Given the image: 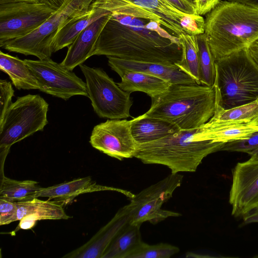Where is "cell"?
<instances>
[{
    "mask_svg": "<svg viewBox=\"0 0 258 258\" xmlns=\"http://www.w3.org/2000/svg\"><path fill=\"white\" fill-rule=\"evenodd\" d=\"M148 20L110 13L97 39L94 55L175 66L182 57L178 37L161 27L148 29Z\"/></svg>",
    "mask_w": 258,
    "mask_h": 258,
    "instance_id": "6da1fadb",
    "label": "cell"
},
{
    "mask_svg": "<svg viewBox=\"0 0 258 258\" xmlns=\"http://www.w3.org/2000/svg\"><path fill=\"white\" fill-rule=\"evenodd\" d=\"M205 21V33L215 61L248 48L258 39L257 8L221 1Z\"/></svg>",
    "mask_w": 258,
    "mask_h": 258,
    "instance_id": "7a4b0ae2",
    "label": "cell"
},
{
    "mask_svg": "<svg viewBox=\"0 0 258 258\" xmlns=\"http://www.w3.org/2000/svg\"><path fill=\"white\" fill-rule=\"evenodd\" d=\"M150 109L143 115L163 119L180 130L199 128L213 116L215 88L194 84H172L164 93L151 98Z\"/></svg>",
    "mask_w": 258,
    "mask_h": 258,
    "instance_id": "3957f363",
    "label": "cell"
},
{
    "mask_svg": "<svg viewBox=\"0 0 258 258\" xmlns=\"http://www.w3.org/2000/svg\"><path fill=\"white\" fill-rule=\"evenodd\" d=\"M197 129L180 130L159 140L138 144L134 157L145 164L166 166L173 174L195 172L204 158L220 151L225 144L211 141H194L192 137Z\"/></svg>",
    "mask_w": 258,
    "mask_h": 258,
    "instance_id": "277c9868",
    "label": "cell"
},
{
    "mask_svg": "<svg viewBox=\"0 0 258 258\" xmlns=\"http://www.w3.org/2000/svg\"><path fill=\"white\" fill-rule=\"evenodd\" d=\"M216 103L228 109L258 99V68L247 48L215 61Z\"/></svg>",
    "mask_w": 258,
    "mask_h": 258,
    "instance_id": "5b68a950",
    "label": "cell"
},
{
    "mask_svg": "<svg viewBox=\"0 0 258 258\" xmlns=\"http://www.w3.org/2000/svg\"><path fill=\"white\" fill-rule=\"evenodd\" d=\"M48 106L38 94L18 97L0 119V151H9L15 143L43 131L48 123Z\"/></svg>",
    "mask_w": 258,
    "mask_h": 258,
    "instance_id": "8992f818",
    "label": "cell"
},
{
    "mask_svg": "<svg viewBox=\"0 0 258 258\" xmlns=\"http://www.w3.org/2000/svg\"><path fill=\"white\" fill-rule=\"evenodd\" d=\"M94 0H66L63 5L32 32L9 41L1 47L11 52L34 55L39 59L50 58L52 43L57 31L69 18L88 10Z\"/></svg>",
    "mask_w": 258,
    "mask_h": 258,
    "instance_id": "52a82bcc",
    "label": "cell"
},
{
    "mask_svg": "<svg viewBox=\"0 0 258 258\" xmlns=\"http://www.w3.org/2000/svg\"><path fill=\"white\" fill-rule=\"evenodd\" d=\"M79 67L85 78L88 97L98 116L109 119L131 116V93L122 90L102 69L83 64Z\"/></svg>",
    "mask_w": 258,
    "mask_h": 258,
    "instance_id": "ba28073f",
    "label": "cell"
},
{
    "mask_svg": "<svg viewBox=\"0 0 258 258\" xmlns=\"http://www.w3.org/2000/svg\"><path fill=\"white\" fill-rule=\"evenodd\" d=\"M90 8L102 9L112 14L155 21L178 38L186 34L180 21L189 15L179 11L166 0H94Z\"/></svg>",
    "mask_w": 258,
    "mask_h": 258,
    "instance_id": "9c48e42d",
    "label": "cell"
},
{
    "mask_svg": "<svg viewBox=\"0 0 258 258\" xmlns=\"http://www.w3.org/2000/svg\"><path fill=\"white\" fill-rule=\"evenodd\" d=\"M182 180V175L171 173L162 180L134 195L128 204L130 212V223L141 225L143 223L148 221L155 224L168 217L180 216L179 213L163 210L161 207L172 197Z\"/></svg>",
    "mask_w": 258,
    "mask_h": 258,
    "instance_id": "30bf717a",
    "label": "cell"
},
{
    "mask_svg": "<svg viewBox=\"0 0 258 258\" xmlns=\"http://www.w3.org/2000/svg\"><path fill=\"white\" fill-rule=\"evenodd\" d=\"M56 11L42 2L0 4V47L32 32Z\"/></svg>",
    "mask_w": 258,
    "mask_h": 258,
    "instance_id": "8fae6325",
    "label": "cell"
},
{
    "mask_svg": "<svg viewBox=\"0 0 258 258\" xmlns=\"http://www.w3.org/2000/svg\"><path fill=\"white\" fill-rule=\"evenodd\" d=\"M24 60L36 77L40 91L64 100L76 95L88 97L86 83L60 63L50 58Z\"/></svg>",
    "mask_w": 258,
    "mask_h": 258,
    "instance_id": "7c38bea8",
    "label": "cell"
},
{
    "mask_svg": "<svg viewBox=\"0 0 258 258\" xmlns=\"http://www.w3.org/2000/svg\"><path fill=\"white\" fill-rule=\"evenodd\" d=\"M131 126V120L107 119L94 127L90 143L95 149L120 160L134 157L138 143Z\"/></svg>",
    "mask_w": 258,
    "mask_h": 258,
    "instance_id": "4fadbf2b",
    "label": "cell"
},
{
    "mask_svg": "<svg viewBox=\"0 0 258 258\" xmlns=\"http://www.w3.org/2000/svg\"><path fill=\"white\" fill-rule=\"evenodd\" d=\"M232 215L243 216L258 206V159L238 163L232 170Z\"/></svg>",
    "mask_w": 258,
    "mask_h": 258,
    "instance_id": "5bb4252c",
    "label": "cell"
},
{
    "mask_svg": "<svg viewBox=\"0 0 258 258\" xmlns=\"http://www.w3.org/2000/svg\"><path fill=\"white\" fill-rule=\"evenodd\" d=\"M130 222V208L127 205L119 209L113 217L87 242L63 257L102 258L111 243Z\"/></svg>",
    "mask_w": 258,
    "mask_h": 258,
    "instance_id": "9a60e30c",
    "label": "cell"
},
{
    "mask_svg": "<svg viewBox=\"0 0 258 258\" xmlns=\"http://www.w3.org/2000/svg\"><path fill=\"white\" fill-rule=\"evenodd\" d=\"M257 132L258 126L252 124L251 121H217L210 119L197 129L192 140L226 143L247 139Z\"/></svg>",
    "mask_w": 258,
    "mask_h": 258,
    "instance_id": "2e32d148",
    "label": "cell"
},
{
    "mask_svg": "<svg viewBox=\"0 0 258 258\" xmlns=\"http://www.w3.org/2000/svg\"><path fill=\"white\" fill-rule=\"evenodd\" d=\"M104 190L119 192L130 199L135 195L127 190L98 184L90 176H87L42 187L36 194V198H48V200L63 206L70 203L81 194Z\"/></svg>",
    "mask_w": 258,
    "mask_h": 258,
    "instance_id": "e0dca14e",
    "label": "cell"
},
{
    "mask_svg": "<svg viewBox=\"0 0 258 258\" xmlns=\"http://www.w3.org/2000/svg\"><path fill=\"white\" fill-rule=\"evenodd\" d=\"M17 207L16 221H20L17 230L30 229L37 221L68 219L62 206L53 201L41 200L38 198L15 202Z\"/></svg>",
    "mask_w": 258,
    "mask_h": 258,
    "instance_id": "ac0fdd59",
    "label": "cell"
},
{
    "mask_svg": "<svg viewBox=\"0 0 258 258\" xmlns=\"http://www.w3.org/2000/svg\"><path fill=\"white\" fill-rule=\"evenodd\" d=\"M108 63L119 76L125 71H137L149 74L171 84H194L196 81L176 66L142 62L108 56Z\"/></svg>",
    "mask_w": 258,
    "mask_h": 258,
    "instance_id": "d6986e66",
    "label": "cell"
},
{
    "mask_svg": "<svg viewBox=\"0 0 258 258\" xmlns=\"http://www.w3.org/2000/svg\"><path fill=\"white\" fill-rule=\"evenodd\" d=\"M110 13L90 24L68 46L66 57L60 63L63 67L73 71L93 55L97 39Z\"/></svg>",
    "mask_w": 258,
    "mask_h": 258,
    "instance_id": "ffe728a7",
    "label": "cell"
},
{
    "mask_svg": "<svg viewBox=\"0 0 258 258\" xmlns=\"http://www.w3.org/2000/svg\"><path fill=\"white\" fill-rule=\"evenodd\" d=\"M110 12L99 8H90L68 19L60 27L53 40L51 48L55 52L70 46L90 24Z\"/></svg>",
    "mask_w": 258,
    "mask_h": 258,
    "instance_id": "44dd1931",
    "label": "cell"
},
{
    "mask_svg": "<svg viewBox=\"0 0 258 258\" xmlns=\"http://www.w3.org/2000/svg\"><path fill=\"white\" fill-rule=\"evenodd\" d=\"M131 128L138 144L157 140L180 130L176 125L169 121L143 114L131 120Z\"/></svg>",
    "mask_w": 258,
    "mask_h": 258,
    "instance_id": "7402d4cb",
    "label": "cell"
},
{
    "mask_svg": "<svg viewBox=\"0 0 258 258\" xmlns=\"http://www.w3.org/2000/svg\"><path fill=\"white\" fill-rule=\"evenodd\" d=\"M119 76L121 80L117 85L122 90L130 93L142 92L151 98L165 93L172 84L160 78L137 71H125Z\"/></svg>",
    "mask_w": 258,
    "mask_h": 258,
    "instance_id": "603a6c76",
    "label": "cell"
},
{
    "mask_svg": "<svg viewBox=\"0 0 258 258\" xmlns=\"http://www.w3.org/2000/svg\"><path fill=\"white\" fill-rule=\"evenodd\" d=\"M0 70L18 90L40 89L39 83L24 60L0 51Z\"/></svg>",
    "mask_w": 258,
    "mask_h": 258,
    "instance_id": "cb8c5ba5",
    "label": "cell"
},
{
    "mask_svg": "<svg viewBox=\"0 0 258 258\" xmlns=\"http://www.w3.org/2000/svg\"><path fill=\"white\" fill-rule=\"evenodd\" d=\"M140 227L127 225L111 243L102 258H128L142 242Z\"/></svg>",
    "mask_w": 258,
    "mask_h": 258,
    "instance_id": "d4e9b609",
    "label": "cell"
},
{
    "mask_svg": "<svg viewBox=\"0 0 258 258\" xmlns=\"http://www.w3.org/2000/svg\"><path fill=\"white\" fill-rule=\"evenodd\" d=\"M42 188L36 181L17 180L3 175L1 178L0 199L11 202L30 200L36 198Z\"/></svg>",
    "mask_w": 258,
    "mask_h": 258,
    "instance_id": "484cf974",
    "label": "cell"
},
{
    "mask_svg": "<svg viewBox=\"0 0 258 258\" xmlns=\"http://www.w3.org/2000/svg\"><path fill=\"white\" fill-rule=\"evenodd\" d=\"M182 57L175 65L196 82L201 85L199 79V62L196 35L183 34L179 37Z\"/></svg>",
    "mask_w": 258,
    "mask_h": 258,
    "instance_id": "4316f807",
    "label": "cell"
},
{
    "mask_svg": "<svg viewBox=\"0 0 258 258\" xmlns=\"http://www.w3.org/2000/svg\"><path fill=\"white\" fill-rule=\"evenodd\" d=\"M199 62V79L201 85L212 87L216 78L215 60L212 54L207 35H196Z\"/></svg>",
    "mask_w": 258,
    "mask_h": 258,
    "instance_id": "83f0119b",
    "label": "cell"
},
{
    "mask_svg": "<svg viewBox=\"0 0 258 258\" xmlns=\"http://www.w3.org/2000/svg\"><path fill=\"white\" fill-rule=\"evenodd\" d=\"M258 115V99L246 104L228 109L216 104L211 120L217 121L245 120L251 121Z\"/></svg>",
    "mask_w": 258,
    "mask_h": 258,
    "instance_id": "f1b7e54d",
    "label": "cell"
},
{
    "mask_svg": "<svg viewBox=\"0 0 258 258\" xmlns=\"http://www.w3.org/2000/svg\"><path fill=\"white\" fill-rule=\"evenodd\" d=\"M179 251L178 247L168 243L149 245L142 241L128 258H169Z\"/></svg>",
    "mask_w": 258,
    "mask_h": 258,
    "instance_id": "f546056e",
    "label": "cell"
},
{
    "mask_svg": "<svg viewBox=\"0 0 258 258\" xmlns=\"http://www.w3.org/2000/svg\"><path fill=\"white\" fill-rule=\"evenodd\" d=\"M258 149V132L252 134L247 139L226 143L221 151L248 153Z\"/></svg>",
    "mask_w": 258,
    "mask_h": 258,
    "instance_id": "4dcf8cb0",
    "label": "cell"
},
{
    "mask_svg": "<svg viewBox=\"0 0 258 258\" xmlns=\"http://www.w3.org/2000/svg\"><path fill=\"white\" fill-rule=\"evenodd\" d=\"M205 21L199 15H189L183 17L180 24L186 34L198 35L205 33Z\"/></svg>",
    "mask_w": 258,
    "mask_h": 258,
    "instance_id": "1f68e13d",
    "label": "cell"
},
{
    "mask_svg": "<svg viewBox=\"0 0 258 258\" xmlns=\"http://www.w3.org/2000/svg\"><path fill=\"white\" fill-rule=\"evenodd\" d=\"M14 90L11 82L6 80H0V119L12 103V99Z\"/></svg>",
    "mask_w": 258,
    "mask_h": 258,
    "instance_id": "d6a6232c",
    "label": "cell"
},
{
    "mask_svg": "<svg viewBox=\"0 0 258 258\" xmlns=\"http://www.w3.org/2000/svg\"><path fill=\"white\" fill-rule=\"evenodd\" d=\"M17 207L15 202L0 199V225L16 221Z\"/></svg>",
    "mask_w": 258,
    "mask_h": 258,
    "instance_id": "836d02e7",
    "label": "cell"
},
{
    "mask_svg": "<svg viewBox=\"0 0 258 258\" xmlns=\"http://www.w3.org/2000/svg\"><path fill=\"white\" fill-rule=\"evenodd\" d=\"M197 14L204 15L212 11L221 0H196Z\"/></svg>",
    "mask_w": 258,
    "mask_h": 258,
    "instance_id": "e575fe53",
    "label": "cell"
},
{
    "mask_svg": "<svg viewBox=\"0 0 258 258\" xmlns=\"http://www.w3.org/2000/svg\"><path fill=\"white\" fill-rule=\"evenodd\" d=\"M166 1L176 9L188 15H198L196 11L192 8L182 0Z\"/></svg>",
    "mask_w": 258,
    "mask_h": 258,
    "instance_id": "d590c367",
    "label": "cell"
},
{
    "mask_svg": "<svg viewBox=\"0 0 258 258\" xmlns=\"http://www.w3.org/2000/svg\"><path fill=\"white\" fill-rule=\"evenodd\" d=\"M242 217L244 223L246 224L258 223V206Z\"/></svg>",
    "mask_w": 258,
    "mask_h": 258,
    "instance_id": "8d00e7d4",
    "label": "cell"
},
{
    "mask_svg": "<svg viewBox=\"0 0 258 258\" xmlns=\"http://www.w3.org/2000/svg\"><path fill=\"white\" fill-rule=\"evenodd\" d=\"M66 1V0H40L41 2L51 6L56 10L63 5Z\"/></svg>",
    "mask_w": 258,
    "mask_h": 258,
    "instance_id": "74e56055",
    "label": "cell"
},
{
    "mask_svg": "<svg viewBox=\"0 0 258 258\" xmlns=\"http://www.w3.org/2000/svg\"><path fill=\"white\" fill-rule=\"evenodd\" d=\"M258 8V0H228Z\"/></svg>",
    "mask_w": 258,
    "mask_h": 258,
    "instance_id": "f35d334b",
    "label": "cell"
},
{
    "mask_svg": "<svg viewBox=\"0 0 258 258\" xmlns=\"http://www.w3.org/2000/svg\"><path fill=\"white\" fill-rule=\"evenodd\" d=\"M39 3L40 0H0V4L15 2Z\"/></svg>",
    "mask_w": 258,
    "mask_h": 258,
    "instance_id": "ab89813d",
    "label": "cell"
},
{
    "mask_svg": "<svg viewBox=\"0 0 258 258\" xmlns=\"http://www.w3.org/2000/svg\"><path fill=\"white\" fill-rule=\"evenodd\" d=\"M248 51L258 53V39L253 42L247 48Z\"/></svg>",
    "mask_w": 258,
    "mask_h": 258,
    "instance_id": "60d3db41",
    "label": "cell"
},
{
    "mask_svg": "<svg viewBox=\"0 0 258 258\" xmlns=\"http://www.w3.org/2000/svg\"><path fill=\"white\" fill-rule=\"evenodd\" d=\"M185 3L189 5L191 8H192L196 12L197 14V4L196 0H182Z\"/></svg>",
    "mask_w": 258,
    "mask_h": 258,
    "instance_id": "b9f144b4",
    "label": "cell"
},
{
    "mask_svg": "<svg viewBox=\"0 0 258 258\" xmlns=\"http://www.w3.org/2000/svg\"><path fill=\"white\" fill-rule=\"evenodd\" d=\"M248 154L250 155V158L253 159H258V149H256Z\"/></svg>",
    "mask_w": 258,
    "mask_h": 258,
    "instance_id": "7bdbcfd3",
    "label": "cell"
},
{
    "mask_svg": "<svg viewBox=\"0 0 258 258\" xmlns=\"http://www.w3.org/2000/svg\"><path fill=\"white\" fill-rule=\"evenodd\" d=\"M251 122L252 124L258 126V115Z\"/></svg>",
    "mask_w": 258,
    "mask_h": 258,
    "instance_id": "ee69618b",
    "label": "cell"
}]
</instances>
